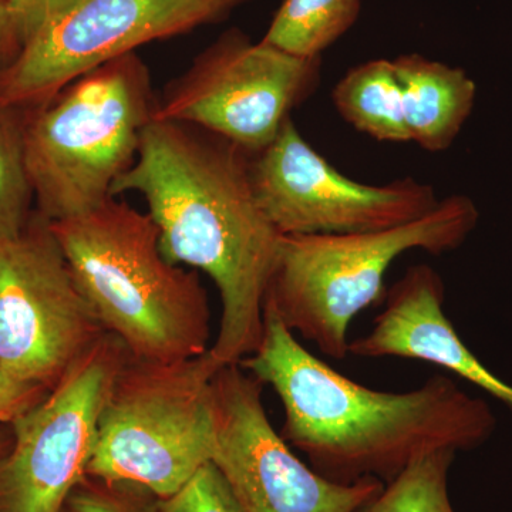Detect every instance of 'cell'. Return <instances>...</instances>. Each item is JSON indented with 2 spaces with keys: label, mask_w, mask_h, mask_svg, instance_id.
Masks as SVG:
<instances>
[{
  "label": "cell",
  "mask_w": 512,
  "mask_h": 512,
  "mask_svg": "<svg viewBox=\"0 0 512 512\" xmlns=\"http://www.w3.org/2000/svg\"><path fill=\"white\" fill-rule=\"evenodd\" d=\"M28 110L0 103V239L25 229L35 201L26 164L25 127Z\"/></svg>",
  "instance_id": "cell-18"
},
{
  "label": "cell",
  "mask_w": 512,
  "mask_h": 512,
  "mask_svg": "<svg viewBox=\"0 0 512 512\" xmlns=\"http://www.w3.org/2000/svg\"><path fill=\"white\" fill-rule=\"evenodd\" d=\"M63 512H73L72 510H70L69 507H66V510H64Z\"/></svg>",
  "instance_id": "cell-25"
},
{
  "label": "cell",
  "mask_w": 512,
  "mask_h": 512,
  "mask_svg": "<svg viewBox=\"0 0 512 512\" xmlns=\"http://www.w3.org/2000/svg\"><path fill=\"white\" fill-rule=\"evenodd\" d=\"M67 507L73 512H158V498L138 485L86 477Z\"/></svg>",
  "instance_id": "cell-19"
},
{
  "label": "cell",
  "mask_w": 512,
  "mask_h": 512,
  "mask_svg": "<svg viewBox=\"0 0 512 512\" xmlns=\"http://www.w3.org/2000/svg\"><path fill=\"white\" fill-rule=\"evenodd\" d=\"M251 0H76L0 74V103L32 110L138 46L218 22Z\"/></svg>",
  "instance_id": "cell-10"
},
{
  "label": "cell",
  "mask_w": 512,
  "mask_h": 512,
  "mask_svg": "<svg viewBox=\"0 0 512 512\" xmlns=\"http://www.w3.org/2000/svg\"><path fill=\"white\" fill-rule=\"evenodd\" d=\"M456 454L439 450L417 458L353 512H457L448 494V474Z\"/></svg>",
  "instance_id": "cell-17"
},
{
  "label": "cell",
  "mask_w": 512,
  "mask_h": 512,
  "mask_svg": "<svg viewBox=\"0 0 512 512\" xmlns=\"http://www.w3.org/2000/svg\"><path fill=\"white\" fill-rule=\"evenodd\" d=\"M50 227L84 298L131 357L173 363L210 350L200 276L165 258L150 215L114 197Z\"/></svg>",
  "instance_id": "cell-3"
},
{
  "label": "cell",
  "mask_w": 512,
  "mask_h": 512,
  "mask_svg": "<svg viewBox=\"0 0 512 512\" xmlns=\"http://www.w3.org/2000/svg\"><path fill=\"white\" fill-rule=\"evenodd\" d=\"M322 80V56L301 57L231 30L157 101L153 119L201 128L248 153L278 136Z\"/></svg>",
  "instance_id": "cell-7"
},
{
  "label": "cell",
  "mask_w": 512,
  "mask_h": 512,
  "mask_svg": "<svg viewBox=\"0 0 512 512\" xmlns=\"http://www.w3.org/2000/svg\"><path fill=\"white\" fill-rule=\"evenodd\" d=\"M150 73L134 53L97 67L28 110L26 164L37 212L59 222L114 198L154 117Z\"/></svg>",
  "instance_id": "cell-4"
},
{
  "label": "cell",
  "mask_w": 512,
  "mask_h": 512,
  "mask_svg": "<svg viewBox=\"0 0 512 512\" xmlns=\"http://www.w3.org/2000/svg\"><path fill=\"white\" fill-rule=\"evenodd\" d=\"M446 289L430 265H413L384 295V309L349 355L404 357L444 367L512 407V386L493 375L464 345L444 313Z\"/></svg>",
  "instance_id": "cell-13"
},
{
  "label": "cell",
  "mask_w": 512,
  "mask_h": 512,
  "mask_svg": "<svg viewBox=\"0 0 512 512\" xmlns=\"http://www.w3.org/2000/svg\"><path fill=\"white\" fill-rule=\"evenodd\" d=\"M10 441H12V437L6 440L5 434L0 433V457H2L3 454L6 453V450H8L10 446Z\"/></svg>",
  "instance_id": "cell-24"
},
{
  "label": "cell",
  "mask_w": 512,
  "mask_h": 512,
  "mask_svg": "<svg viewBox=\"0 0 512 512\" xmlns=\"http://www.w3.org/2000/svg\"><path fill=\"white\" fill-rule=\"evenodd\" d=\"M393 66L410 141L430 153L448 150L473 111L476 83L460 67L417 53L397 56Z\"/></svg>",
  "instance_id": "cell-14"
},
{
  "label": "cell",
  "mask_w": 512,
  "mask_h": 512,
  "mask_svg": "<svg viewBox=\"0 0 512 512\" xmlns=\"http://www.w3.org/2000/svg\"><path fill=\"white\" fill-rule=\"evenodd\" d=\"M239 365L275 390L285 413L281 436L333 483H389L433 451L480 447L497 426L484 400L446 376L404 393L353 382L303 348L266 302L261 343Z\"/></svg>",
  "instance_id": "cell-2"
},
{
  "label": "cell",
  "mask_w": 512,
  "mask_h": 512,
  "mask_svg": "<svg viewBox=\"0 0 512 512\" xmlns=\"http://www.w3.org/2000/svg\"><path fill=\"white\" fill-rule=\"evenodd\" d=\"M478 218L476 204L457 194L399 227L282 235L265 302L292 333L323 355L345 359L349 325L386 295L384 275L393 262L413 249L433 255L454 251L476 228Z\"/></svg>",
  "instance_id": "cell-5"
},
{
  "label": "cell",
  "mask_w": 512,
  "mask_h": 512,
  "mask_svg": "<svg viewBox=\"0 0 512 512\" xmlns=\"http://www.w3.org/2000/svg\"><path fill=\"white\" fill-rule=\"evenodd\" d=\"M256 200L282 235L380 231L423 217L436 190L413 177L370 185L339 173L302 137L292 119L251 156Z\"/></svg>",
  "instance_id": "cell-11"
},
{
  "label": "cell",
  "mask_w": 512,
  "mask_h": 512,
  "mask_svg": "<svg viewBox=\"0 0 512 512\" xmlns=\"http://www.w3.org/2000/svg\"><path fill=\"white\" fill-rule=\"evenodd\" d=\"M217 363L210 353L173 363L128 356L101 410L87 477L171 497L205 464L215 446Z\"/></svg>",
  "instance_id": "cell-6"
},
{
  "label": "cell",
  "mask_w": 512,
  "mask_h": 512,
  "mask_svg": "<svg viewBox=\"0 0 512 512\" xmlns=\"http://www.w3.org/2000/svg\"><path fill=\"white\" fill-rule=\"evenodd\" d=\"M130 353L106 333L53 389L10 423L0 512H63L87 477L111 384Z\"/></svg>",
  "instance_id": "cell-9"
},
{
  "label": "cell",
  "mask_w": 512,
  "mask_h": 512,
  "mask_svg": "<svg viewBox=\"0 0 512 512\" xmlns=\"http://www.w3.org/2000/svg\"><path fill=\"white\" fill-rule=\"evenodd\" d=\"M251 156L224 138L177 121L153 119L136 161L111 195L137 192L160 231L168 261L205 272L220 291L218 367L258 349L264 302L282 234L256 200Z\"/></svg>",
  "instance_id": "cell-1"
},
{
  "label": "cell",
  "mask_w": 512,
  "mask_h": 512,
  "mask_svg": "<svg viewBox=\"0 0 512 512\" xmlns=\"http://www.w3.org/2000/svg\"><path fill=\"white\" fill-rule=\"evenodd\" d=\"M262 384L239 363L221 367L212 383L220 470L244 512H353L383 488L377 478L352 484L326 480L275 431Z\"/></svg>",
  "instance_id": "cell-12"
},
{
  "label": "cell",
  "mask_w": 512,
  "mask_h": 512,
  "mask_svg": "<svg viewBox=\"0 0 512 512\" xmlns=\"http://www.w3.org/2000/svg\"><path fill=\"white\" fill-rule=\"evenodd\" d=\"M158 512H244L220 470L212 463L195 474L181 490L158 500Z\"/></svg>",
  "instance_id": "cell-20"
},
{
  "label": "cell",
  "mask_w": 512,
  "mask_h": 512,
  "mask_svg": "<svg viewBox=\"0 0 512 512\" xmlns=\"http://www.w3.org/2000/svg\"><path fill=\"white\" fill-rule=\"evenodd\" d=\"M22 49L18 26L9 0H0V74L5 72Z\"/></svg>",
  "instance_id": "cell-23"
},
{
  "label": "cell",
  "mask_w": 512,
  "mask_h": 512,
  "mask_svg": "<svg viewBox=\"0 0 512 512\" xmlns=\"http://www.w3.org/2000/svg\"><path fill=\"white\" fill-rule=\"evenodd\" d=\"M362 0H285L264 42L301 57H319L355 25Z\"/></svg>",
  "instance_id": "cell-16"
},
{
  "label": "cell",
  "mask_w": 512,
  "mask_h": 512,
  "mask_svg": "<svg viewBox=\"0 0 512 512\" xmlns=\"http://www.w3.org/2000/svg\"><path fill=\"white\" fill-rule=\"evenodd\" d=\"M49 392L36 384L23 382L0 367V424H10L35 406Z\"/></svg>",
  "instance_id": "cell-21"
},
{
  "label": "cell",
  "mask_w": 512,
  "mask_h": 512,
  "mask_svg": "<svg viewBox=\"0 0 512 512\" xmlns=\"http://www.w3.org/2000/svg\"><path fill=\"white\" fill-rule=\"evenodd\" d=\"M332 101L346 123L380 143H410L402 87L393 60L352 67L333 87Z\"/></svg>",
  "instance_id": "cell-15"
},
{
  "label": "cell",
  "mask_w": 512,
  "mask_h": 512,
  "mask_svg": "<svg viewBox=\"0 0 512 512\" xmlns=\"http://www.w3.org/2000/svg\"><path fill=\"white\" fill-rule=\"evenodd\" d=\"M72 274L50 221L33 212L0 239V367L53 389L104 335Z\"/></svg>",
  "instance_id": "cell-8"
},
{
  "label": "cell",
  "mask_w": 512,
  "mask_h": 512,
  "mask_svg": "<svg viewBox=\"0 0 512 512\" xmlns=\"http://www.w3.org/2000/svg\"><path fill=\"white\" fill-rule=\"evenodd\" d=\"M22 46L30 36L73 5L76 0H9Z\"/></svg>",
  "instance_id": "cell-22"
}]
</instances>
